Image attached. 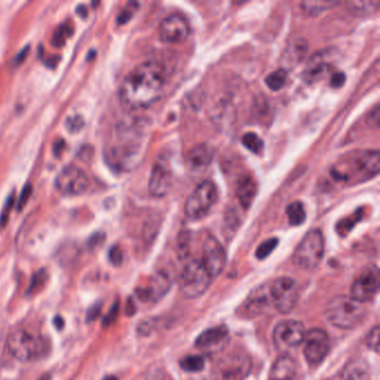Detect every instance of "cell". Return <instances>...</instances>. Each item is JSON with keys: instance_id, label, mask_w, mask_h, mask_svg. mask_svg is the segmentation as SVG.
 <instances>
[{"instance_id": "ffe728a7", "label": "cell", "mask_w": 380, "mask_h": 380, "mask_svg": "<svg viewBox=\"0 0 380 380\" xmlns=\"http://www.w3.org/2000/svg\"><path fill=\"white\" fill-rule=\"evenodd\" d=\"M171 287V280L169 275L164 272H158L149 279V284L145 287L136 290L138 298L143 302H158L163 298Z\"/></svg>"}, {"instance_id": "7a4b0ae2", "label": "cell", "mask_w": 380, "mask_h": 380, "mask_svg": "<svg viewBox=\"0 0 380 380\" xmlns=\"http://www.w3.org/2000/svg\"><path fill=\"white\" fill-rule=\"evenodd\" d=\"M143 126L140 123H123L117 126V142L105 151V160L112 169L131 171L138 167L144 156Z\"/></svg>"}, {"instance_id": "74e56055", "label": "cell", "mask_w": 380, "mask_h": 380, "mask_svg": "<svg viewBox=\"0 0 380 380\" xmlns=\"http://www.w3.org/2000/svg\"><path fill=\"white\" fill-rule=\"evenodd\" d=\"M118 310H120V304H118V302H115V304L112 306L109 313L103 319L102 324L104 327L111 326L112 324L116 320L117 316H118Z\"/></svg>"}, {"instance_id": "ac0fdd59", "label": "cell", "mask_w": 380, "mask_h": 380, "mask_svg": "<svg viewBox=\"0 0 380 380\" xmlns=\"http://www.w3.org/2000/svg\"><path fill=\"white\" fill-rule=\"evenodd\" d=\"M229 341V329L225 326H215L203 331L196 340V348L207 352L215 354L222 351Z\"/></svg>"}, {"instance_id": "d6986e66", "label": "cell", "mask_w": 380, "mask_h": 380, "mask_svg": "<svg viewBox=\"0 0 380 380\" xmlns=\"http://www.w3.org/2000/svg\"><path fill=\"white\" fill-rule=\"evenodd\" d=\"M270 306H272V302L269 284H262L260 287L253 289L246 297V302L242 304V313L244 316L253 318L266 313Z\"/></svg>"}, {"instance_id": "bcb514c9", "label": "cell", "mask_w": 380, "mask_h": 380, "mask_svg": "<svg viewBox=\"0 0 380 380\" xmlns=\"http://www.w3.org/2000/svg\"><path fill=\"white\" fill-rule=\"evenodd\" d=\"M104 234H95V235H93V237H91V240H89V246H92V248H94V246H100V244H102L103 242H104Z\"/></svg>"}, {"instance_id": "52a82bcc", "label": "cell", "mask_w": 380, "mask_h": 380, "mask_svg": "<svg viewBox=\"0 0 380 380\" xmlns=\"http://www.w3.org/2000/svg\"><path fill=\"white\" fill-rule=\"evenodd\" d=\"M212 277L199 259L191 260L185 264L179 278L181 293L187 298L196 299L207 293Z\"/></svg>"}, {"instance_id": "277c9868", "label": "cell", "mask_w": 380, "mask_h": 380, "mask_svg": "<svg viewBox=\"0 0 380 380\" xmlns=\"http://www.w3.org/2000/svg\"><path fill=\"white\" fill-rule=\"evenodd\" d=\"M7 347L12 357L21 361H32L50 354V341L43 335L34 334L27 329H17L9 335Z\"/></svg>"}, {"instance_id": "7dc6e473", "label": "cell", "mask_w": 380, "mask_h": 380, "mask_svg": "<svg viewBox=\"0 0 380 380\" xmlns=\"http://www.w3.org/2000/svg\"><path fill=\"white\" fill-rule=\"evenodd\" d=\"M135 311H136V309H135L134 302H133L132 299H129V302L126 304V313H127L129 316H132Z\"/></svg>"}, {"instance_id": "9a60e30c", "label": "cell", "mask_w": 380, "mask_h": 380, "mask_svg": "<svg viewBox=\"0 0 380 380\" xmlns=\"http://www.w3.org/2000/svg\"><path fill=\"white\" fill-rule=\"evenodd\" d=\"M207 268L212 278H215L224 269L226 253L215 237L208 235L202 246V257L199 259Z\"/></svg>"}, {"instance_id": "44dd1931", "label": "cell", "mask_w": 380, "mask_h": 380, "mask_svg": "<svg viewBox=\"0 0 380 380\" xmlns=\"http://www.w3.org/2000/svg\"><path fill=\"white\" fill-rule=\"evenodd\" d=\"M211 162H212V151L207 144L196 145L187 154V167L193 176L203 174L210 167Z\"/></svg>"}, {"instance_id": "f1b7e54d", "label": "cell", "mask_w": 380, "mask_h": 380, "mask_svg": "<svg viewBox=\"0 0 380 380\" xmlns=\"http://www.w3.org/2000/svg\"><path fill=\"white\" fill-rule=\"evenodd\" d=\"M379 1H349L347 3L350 12L357 15H370L377 12L379 8Z\"/></svg>"}, {"instance_id": "d4e9b609", "label": "cell", "mask_w": 380, "mask_h": 380, "mask_svg": "<svg viewBox=\"0 0 380 380\" xmlns=\"http://www.w3.org/2000/svg\"><path fill=\"white\" fill-rule=\"evenodd\" d=\"M339 3L335 1H304L300 3L302 12L310 17L321 15L322 12H327L328 9L338 6Z\"/></svg>"}, {"instance_id": "8992f818", "label": "cell", "mask_w": 380, "mask_h": 380, "mask_svg": "<svg viewBox=\"0 0 380 380\" xmlns=\"http://www.w3.org/2000/svg\"><path fill=\"white\" fill-rule=\"evenodd\" d=\"M325 255V237L318 229L311 230L304 235L293 252L295 266L304 270L316 269Z\"/></svg>"}, {"instance_id": "1f68e13d", "label": "cell", "mask_w": 380, "mask_h": 380, "mask_svg": "<svg viewBox=\"0 0 380 380\" xmlns=\"http://www.w3.org/2000/svg\"><path fill=\"white\" fill-rule=\"evenodd\" d=\"M242 143L249 151H251L255 154H260L264 151V140H261L255 133H246L243 135Z\"/></svg>"}, {"instance_id": "83f0119b", "label": "cell", "mask_w": 380, "mask_h": 380, "mask_svg": "<svg viewBox=\"0 0 380 380\" xmlns=\"http://www.w3.org/2000/svg\"><path fill=\"white\" fill-rule=\"evenodd\" d=\"M368 370L363 361H352L344 372V380H366Z\"/></svg>"}, {"instance_id": "e575fe53", "label": "cell", "mask_w": 380, "mask_h": 380, "mask_svg": "<svg viewBox=\"0 0 380 380\" xmlns=\"http://www.w3.org/2000/svg\"><path fill=\"white\" fill-rule=\"evenodd\" d=\"M138 7H140V3H134V1L127 3V5L122 9L120 15L117 16V23H120V25H124V23L131 21L133 16L135 15V12H138Z\"/></svg>"}, {"instance_id": "7bdbcfd3", "label": "cell", "mask_w": 380, "mask_h": 380, "mask_svg": "<svg viewBox=\"0 0 380 380\" xmlns=\"http://www.w3.org/2000/svg\"><path fill=\"white\" fill-rule=\"evenodd\" d=\"M12 204H14V198L12 196V198H9L6 207H5L3 212H1V215H0V226L1 228H3L6 225L7 221H8L9 213L12 210Z\"/></svg>"}, {"instance_id": "f907efd6", "label": "cell", "mask_w": 380, "mask_h": 380, "mask_svg": "<svg viewBox=\"0 0 380 380\" xmlns=\"http://www.w3.org/2000/svg\"><path fill=\"white\" fill-rule=\"evenodd\" d=\"M103 380H118L117 379V377H115V376H106L105 378Z\"/></svg>"}, {"instance_id": "ab89813d", "label": "cell", "mask_w": 380, "mask_h": 380, "mask_svg": "<svg viewBox=\"0 0 380 380\" xmlns=\"http://www.w3.org/2000/svg\"><path fill=\"white\" fill-rule=\"evenodd\" d=\"M32 193V187L30 184H26L21 190V196H19V200H18L17 207L19 210L26 205L27 202L30 201V196Z\"/></svg>"}, {"instance_id": "d6a6232c", "label": "cell", "mask_w": 380, "mask_h": 380, "mask_svg": "<svg viewBox=\"0 0 380 380\" xmlns=\"http://www.w3.org/2000/svg\"><path fill=\"white\" fill-rule=\"evenodd\" d=\"M279 240L277 237H271L264 242L261 243L260 246H257L255 255L259 260H264L266 257L271 255L272 251L278 246Z\"/></svg>"}, {"instance_id": "60d3db41", "label": "cell", "mask_w": 380, "mask_h": 380, "mask_svg": "<svg viewBox=\"0 0 380 380\" xmlns=\"http://www.w3.org/2000/svg\"><path fill=\"white\" fill-rule=\"evenodd\" d=\"M101 311H102V304H93V306L88 309L87 313H86V322L89 324V322H94L95 320H97L98 317H100Z\"/></svg>"}, {"instance_id": "8fae6325", "label": "cell", "mask_w": 380, "mask_h": 380, "mask_svg": "<svg viewBox=\"0 0 380 380\" xmlns=\"http://www.w3.org/2000/svg\"><path fill=\"white\" fill-rule=\"evenodd\" d=\"M306 332L307 331L302 322L293 319H286L277 324L272 332V339L279 350L286 352L302 345Z\"/></svg>"}, {"instance_id": "cb8c5ba5", "label": "cell", "mask_w": 380, "mask_h": 380, "mask_svg": "<svg viewBox=\"0 0 380 380\" xmlns=\"http://www.w3.org/2000/svg\"><path fill=\"white\" fill-rule=\"evenodd\" d=\"M237 196L243 208H250L257 196V184L255 180L250 176L242 178L237 184Z\"/></svg>"}, {"instance_id": "2e32d148", "label": "cell", "mask_w": 380, "mask_h": 380, "mask_svg": "<svg viewBox=\"0 0 380 380\" xmlns=\"http://www.w3.org/2000/svg\"><path fill=\"white\" fill-rule=\"evenodd\" d=\"M379 288V275L377 269H368L361 272L359 277L352 282L350 288V297L358 302H372Z\"/></svg>"}, {"instance_id": "7402d4cb", "label": "cell", "mask_w": 380, "mask_h": 380, "mask_svg": "<svg viewBox=\"0 0 380 380\" xmlns=\"http://www.w3.org/2000/svg\"><path fill=\"white\" fill-rule=\"evenodd\" d=\"M298 374V366L293 358L281 355L272 366L270 380H295Z\"/></svg>"}, {"instance_id": "30bf717a", "label": "cell", "mask_w": 380, "mask_h": 380, "mask_svg": "<svg viewBox=\"0 0 380 380\" xmlns=\"http://www.w3.org/2000/svg\"><path fill=\"white\" fill-rule=\"evenodd\" d=\"M272 307L284 315H288L298 304L300 290L295 280L289 277H280L269 284Z\"/></svg>"}, {"instance_id": "4316f807", "label": "cell", "mask_w": 380, "mask_h": 380, "mask_svg": "<svg viewBox=\"0 0 380 380\" xmlns=\"http://www.w3.org/2000/svg\"><path fill=\"white\" fill-rule=\"evenodd\" d=\"M287 217L290 225L298 226L306 221L307 214L304 210V204L300 201H293L288 205Z\"/></svg>"}, {"instance_id": "681fc988", "label": "cell", "mask_w": 380, "mask_h": 380, "mask_svg": "<svg viewBox=\"0 0 380 380\" xmlns=\"http://www.w3.org/2000/svg\"><path fill=\"white\" fill-rule=\"evenodd\" d=\"M39 380H52V376H50V374H45Z\"/></svg>"}, {"instance_id": "603a6c76", "label": "cell", "mask_w": 380, "mask_h": 380, "mask_svg": "<svg viewBox=\"0 0 380 380\" xmlns=\"http://www.w3.org/2000/svg\"><path fill=\"white\" fill-rule=\"evenodd\" d=\"M328 68H329V62H328L327 54L317 53L311 57L307 67L304 68V79L308 83L316 82L325 74Z\"/></svg>"}, {"instance_id": "e0dca14e", "label": "cell", "mask_w": 380, "mask_h": 380, "mask_svg": "<svg viewBox=\"0 0 380 380\" xmlns=\"http://www.w3.org/2000/svg\"><path fill=\"white\" fill-rule=\"evenodd\" d=\"M172 185V173L167 160H158L152 167L149 176V193L156 198H163L167 196Z\"/></svg>"}, {"instance_id": "ba28073f", "label": "cell", "mask_w": 380, "mask_h": 380, "mask_svg": "<svg viewBox=\"0 0 380 380\" xmlns=\"http://www.w3.org/2000/svg\"><path fill=\"white\" fill-rule=\"evenodd\" d=\"M252 369V361L242 351H231L218 360L212 372L213 380H244Z\"/></svg>"}, {"instance_id": "6da1fadb", "label": "cell", "mask_w": 380, "mask_h": 380, "mask_svg": "<svg viewBox=\"0 0 380 380\" xmlns=\"http://www.w3.org/2000/svg\"><path fill=\"white\" fill-rule=\"evenodd\" d=\"M167 84V68L158 61L136 65L120 84V97L129 109H147L160 100Z\"/></svg>"}, {"instance_id": "c3c4849f", "label": "cell", "mask_w": 380, "mask_h": 380, "mask_svg": "<svg viewBox=\"0 0 380 380\" xmlns=\"http://www.w3.org/2000/svg\"><path fill=\"white\" fill-rule=\"evenodd\" d=\"M54 325H55V327L59 329V330H61L63 327H64V320H63L61 317H56L55 320H54Z\"/></svg>"}, {"instance_id": "7c38bea8", "label": "cell", "mask_w": 380, "mask_h": 380, "mask_svg": "<svg viewBox=\"0 0 380 380\" xmlns=\"http://www.w3.org/2000/svg\"><path fill=\"white\" fill-rule=\"evenodd\" d=\"M304 354L308 363L317 366L322 363L330 350V340L327 332L320 328H313L306 332Z\"/></svg>"}, {"instance_id": "8d00e7d4", "label": "cell", "mask_w": 380, "mask_h": 380, "mask_svg": "<svg viewBox=\"0 0 380 380\" xmlns=\"http://www.w3.org/2000/svg\"><path fill=\"white\" fill-rule=\"evenodd\" d=\"M83 125H84V120H83L82 117L79 116V115L70 117V118L66 120V127L72 133L78 132L79 129H82Z\"/></svg>"}, {"instance_id": "4dcf8cb0", "label": "cell", "mask_w": 380, "mask_h": 380, "mask_svg": "<svg viewBox=\"0 0 380 380\" xmlns=\"http://www.w3.org/2000/svg\"><path fill=\"white\" fill-rule=\"evenodd\" d=\"M181 368L187 372H199L204 368V359L198 355H191L183 358L180 363Z\"/></svg>"}, {"instance_id": "5bb4252c", "label": "cell", "mask_w": 380, "mask_h": 380, "mask_svg": "<svg viewBox=\"0 0 380 380\" xmlns=\"http://www.w3.org/2000/svg\"><path fill=\"white\" fill-rule=\"evenodd\" d=\"M190 32V23L180 12H173L164 18L158 27L160 39L167 44L183 43L187 41Z\"/></svg>"}, {"instance_id": "9c48e42d", "label": "cell", "mask_w": 380, "mask_h": 380, "mask_svg": "<svg viewBox=\"0 0 380 380\" xmlns=\"http://www.w3.org/2000/svg\"><path fill=\"white\" fill-rule=\"evenodd\" d=\"M218 200L217 185L210 180L203 181L196 187L185 202V214L191 220L204 218L213 208Z\"/></svg>"}, {"instance_id": "3957f363", "label": "cell", "mask_w": 380, "mask_h": 380, "mask_svg": "<svg viewBox=\"0 0 380 380\" xmlns=\"http://www.w3.org/2000/svg\"><path fill=\"white\" fill-rule=\"evenodd\" d=\"M379 161V152L376 149L355 151L335 163L331 176L346 185L359 184L377 176Z\"/></svg>"}, {"instance_id": "816d5d0a", "label": "cell", "mask_w": 380, "mask_h": 380, "mask_svg": "<svg viewBox=\"0 0 380 380\" xmlns=\"http://www.w3.org/2000/svg\"><path fill=\"white\" fill-rule=\"evenodd\" d=\"M162 380H172V378H171V377H164V378H162Z\"/></svg>"}, {"instance_id": "ee69618b", "label": "cell", "mask_w": 380, "mask_h": 380, "mask_svg": "<svg viewBox=\"0 0 380 380\" xmlns=\"http://www.w3.org/2000/svg\"><path fill=\"white\" fill-rule=\"evenodd\" d=\"M345 74L336 73L334 76L331 77V86L335 88L341 87L345 84Z\"/></svg>"}, {"instance_id": "d590c367", "label": "cell", "mask_w": 380, "mask_h": 380, "mask_svg": "<svg viewBox=\"0 0 380 380\" xmlns=\"http://www.w3.org/2000/svg\"><path fill=\"white\" fill-rule=\"evenodd\" d=\"M367 346L369 349H372L374 352L379 351V326H374L372 328L368 336H367Z\"/></svg>"}, {"instance_id": "4fadbf2b", "label": "cell", "mask_w": 380, "mask_h": 380, "mask_svg": "<svg viewBox=\"0 0 380 380\" xmlns=\"http://www.w3.org/2000/svg\"><path fill=\"white\" fill-rule=\"evenodd\" d=\"M89 178L85 171L76 165L64 167L56 179V187L61 193L66 196H78L87 190Z\"/></svg>"}, {"instance_id": "836d02e7", "label": "cell", "mask_w": 380, "mask_h": 380, "mask_svg": "<svg viewBox=\"0 0 380 380\" xmlns=\"http://www.w3.org/2000/svg\"><path fill=\"white\" fill-rule=\"evenodd\" d=\"M47 279H48L47 270H39V271L36 272L35 275H32V280H30V286L28 288L27 293L32 295V293L39 291V289L44 287L45 284L47 282Z\"/></svg>"}, {"instance_id": "f35d334b", "label": "cell", "mask_w": 380, "mask_h": 380, "mask_svg": "<svg viewBox=\"0 0 380 380\" xmlns=\"http://www.w3.org/2000/svg\"><path fill=\"white\" fill-rule=\"evenodd\" d=\"M109 257L112 264H114V266H120V264L123 262L124 257L122 249H120L118 246H113V248H111V250H109Z\"/></svg>"}, {"instance_id": "484cf974", "label": "cell", "mask_w": 380, "mask_h": 380, "mask_svg": "<svg viewBox=\"0 0 380 380\" xmlns=\"http://www.w3.org/2000/svg\"><path fill=\"white\" fill-rule=\"evenodd\" d=\"M307 50L308 44L306 39H299L293 45H290L284 57L287 59L288 62H291V64H298L307 53Z\"/></svg>"}, {"instance_id": "f6af8a7d", "label": "cell", "mask_w": 380, "mask_h": 380, "mask_svg": "<svg viewBox=\"0 0 380 380\" xmlns=\"http://www.w3.org/2000/svg\"><path fill=\"white\" fill-rule=\"evenodd\" d=\"M379 107L376 106L374 111L372 112V114L369 115L368 120H372V123H369V125L374 126V127H378L379 125Z\"/></svg>"}, {"instance_id": "b9f144b4", "label": "cell", "mask_w": 380, "mask_h": 380, "mask_svg": "<svg viewBox=\"0 0 380 380\" xmlns=\"http://www.w3.org/2000/svg\"><path fill=\"white\" fill-rule=\"evenodd\" d=\"M68 30V27H61L57 32L54 34L53 43L56 46H62L65 43V39L70 35V32H66Z\"/></svg>"}, {"instance_id": "f546056e", "label": "cell", "mask_w": 380, "mask_h": 380, "mask_svg": "<svg viewBox=\"0 0 380 380\" xmlns=\"http://www.w3.org/2000/svg\"><path fill=\"white\" fill-rule=\"evenodd\" d=\"M288 73L284 68L272 72L266 78V84L271 91H280L287 83Z\"/></svg>"}, {"instance_id": "5b68a950", "label": "cell", "mask_w": 380, "mask_h": 380, "mask_svg": "<svg viewBox=\"0 0 380 380\" xmlns=\"http://www.w3.org/2000/svg\"><path fill=\"white\" fill-rule=\"evenodd\" d=\"M366 313L365 304L345 295H336L331 299L325 311L328 321L339 329L357 327L363 321Z\"/></svg>"}]
</instances>
